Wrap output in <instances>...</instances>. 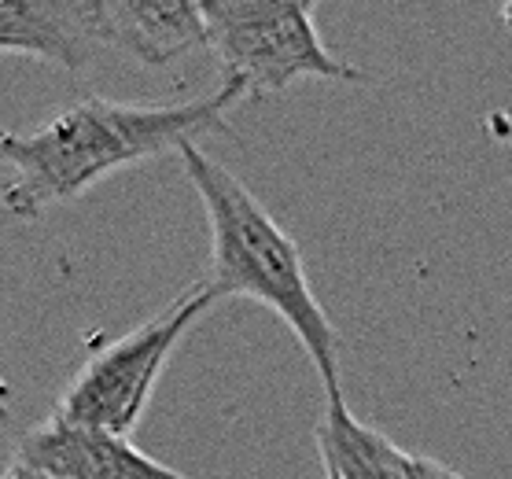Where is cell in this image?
Masks as SVG:
<instances>
[{
	"label": "cell",
	"instance_id": "6da1fadb",
	"mask_svg": "<svg viewBox=\"0 0 512 479\" xmlns=\"http://www.w3.org/2000/svg\"><path fill=\"white\" fill-rule=\"evenodd\" d=\"M244 96L236 82H225L214 96L170 107L85 100L34 133H0V163L12 170L4 207L23 222L41 218L122 166L181 152L203 133L229 129L225 115Z\"/></svg>",
	"mask_w": 512,
	"mask_h": 479
},
{
	"label": "cell",
	"instance_id": "7a4b0ae2",
	"mask_svg": "<svg viewBox=\"0 0 512 479\" xmlns=\"http://www.w3.org/2000/svg\"><path fill=\"white\" fill-rule=\"evenodd\" d=\"M181 163L203 199L210 222V292L214 299H255L284 321L310 354L325 398L339 391V336L317 303L299 244L258 203L236 174L196 144L181 148Z\"/></svg>",
	"mask_w": 512,
	"mask_h": 479
},
{
	"label": "cell",
	"instance_id": "3957f363",
	"mask_svg": "<svg viewBox=\"0 0 512 479\" xmlns=\"http://www.w3.org/2000/svg\"><path fill=\"white\" fill-rule=\"evenodd\" d=\"M199 12L225 82L247 96L280 93L295 78L365 82L358 67L325 48L310 0H199Z\"/></svg>",
	"mask_w": 512,
	"mask_h": 479
},
{
	"label": "cell",
	"instance_id": "277c9868",
	"mask_svg": "<svg viewBox=\"0 0 512 479\" xmlns=\"http://www.w3.org/2000/svg\"><path fill=\"white\" fill-rule=\"evenodd\" d=\"M218 303L207 281L188 288L174 306L163 314L137 325L129 336L107 343L74 373L56 413L70 424L100 428L111 435H129L140 424L148 398H152L159 376L174 347L185 339V332Z\"/></svg>",
	"mask_w": 512,
	"mask_h": 479
},
{
	"label": "cell",
	"instance_id": "5b68a950",
	"mask_svg": "<svg viewBox=\"0 0 512 479\" xmlns=\"http://www.w3.org/2000/svg\"><path fill=\"white\" fill-rule=\"evenodd\" d=\"M12 461L59 479H185L181 472L148 457L137 443H129V435L70 424L59 413H52L15 443Z\"/></svg>",
	"mask_w": 512,
	"mask_h": 479
},
{
	"label": "cell",
	"instance_id": "8992f818",
	"mask_svg": "<svg viewBox=\"0 0 512 479\" xmlns=\"http://www.w3.org/2000/svg\"><path fill=\"white\" fill-rule=\"evenodd\" d=\"M89 23L96 45L126 52L144 67H166L210 48L199 0H89Z\"/></svg>",
	"mask_w": 512,
	"mask_h": 479
},
{
	"label": "cell",
	"instance_id": "52a82bcc",
	"mask_svg": "<svg viewBox=\"0 0 512 479\" xmlns=\"http://www.w3.org/2000/svg\"><path fill=\"white\" fill-rule=\"evenodd\" d=\"M96 48L89 0H0V52H23L78 74Z\"/></svg>",
	"mask_w": 512,
	"mask_h": 479
},
{
	"label": "cell",
	"instance_id": "ba28073f",
	"mask_svg": "<svg viewBox=\"0 0 512 479\" xmlns=\"http://www.w3.org/2000/svg\"><path fill=\"white\" fill-rule=\"evenodd\" d=\"M314 439L325 479H413V454L361 424L343 395L328 398L325 417L314 424Z\"/></svg>",
	"mask_w": 512,
	"mask_h": 479
},
{
	"label": "cell",
	"instance_id": "9c48e42d",
	"mask_svg": "<svg viewBox=\"0 0 512 479\" xmlns=\"http://www.w3.org/2000/svg\"><path fill=\"white\" fill-rule=\"evenodd\" d=\"M413 479H465V476H457L454 468H446L443 461H431V457L413 454Z\"/></svg>",
	"mask_w": 512,
	"mask_h": 479
},
{
	"label": "cell",
	"instance_id": "30bf717a",
	"mask_svg": "<svg viewBox=\"0 0 512 479\" xmlns=\"http://www.w3.org/2000/svg\"><path fill=\"white\" fill-rule=\"evenodd\" d=\"M0 479H59V476H48V472H41V468H30V465L12 461V465L4 468V476Z\"/></svg>",
	"mask_w": 512,
	"mask_h": 479
},
{
	"label": "cell",
	"instance_id": "8fae6325",
	"mask_svg": "<svg viewBox=\"0 0 512 479\" xmlns=\"http://www.w3.org/2000/svg\"><path fill=\"white\" fill-rule=\"evenodd\" d=\"M505 26H509V30H512V4H509V8H505Z\"/></svg>",
	"mask_w": 512,
	"mask_h": 479
}]
</instances>
